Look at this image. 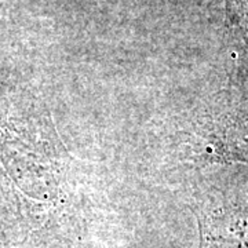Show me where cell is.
Here are the masks:
<instances>
[{"label":"cell","instance_id":"6da1fadb","mask_svg":"<svg viewBox=\"0 0 248 248\" xmlns=\"http://www.w3.org/2000/svg\"><path fill=\"white\" fill-rule=\"evenodd\" d=\"M199 248H248V211L217 210L197 213Z\"/></svg>","mask_w":248,"mask_h":248}]
</instances>
